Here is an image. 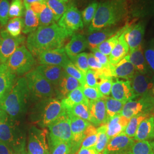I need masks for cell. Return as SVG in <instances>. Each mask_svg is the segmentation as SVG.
<instances>
[{
	"label": "cell",
	"mask_w": 154,
	"mask_h": 154,
	"mask_svg": "<svg viewBox=\"0 0 154 154\" xmlns=\"http://www.w3.org/2000/svg\"><path fill=\"white\" fill-rule=\"evenodd\" d=\"M70 35L58 24L39 26L30 33L26 39V48L33 54L38 57L41 53L62 48L66 39Z\"/></svg>",
	"instance_id": "cell-1"
},
{
	"label": "cell",
	"mask_w": 154,
	"mask_h": 154,
	"mask_svg": "<svg viewBox=\"0 0 154 154\" xmlns=\"http://www.w3.org/2000/svg\"><path fill=\"white\" fill-rule=\"evenodd\" d=\"M30 98L25 77L17 79L11 92L1 104L8 117L21 123L26 115Z\"/></svg>",
	"instance_id": "cell-2"
},
{
	"label": "cell",
	"mask_w": 154,
	"mask_h": 154,
	"mask_svg": "<svg viewBox=\"0 0 154 154\" xmlns=\"http://www.w3.org/2000/svg\"><path fill=\"white\" fill-rule=\"evenodd\" d=\"M127 13L125 0H107L99 3L93 20L88 28V32L109 27L119 22Z\"/></svg>",
	"instance_id": "cell-3"
},
{
	"label": "cell",
	"mask_w": 154,
	"mask_h": 154,
	"mask_svg": "<svg viewBox=\"0 0 154 154\" xmlns=\"http://www.w3.org/2000/svg\"><path fill=\"white\" fill-rule=\"evenodd\" d=\"M66 112L61 101L51 98L36 103L32 111L30 118L33 122L44 128Z\"/></svg>",
	"instance_id": "cell-4"
},
{
	"label": "cell",
	"mask_w": 154,
	"mask_h": 154,
	"mask_svg": "<svg viewBox=\"0 0 154 154\" xmlns=\"http://www.w3.org/2000/svg\"><path fill=\"white\" fill-rule=\"evenodd\" d=\"M0 141L11 147L16 154L25 152L26 134L21 123L9 117L0 122Z\"/></svg>",
	"instance_id": "cell-5"
},
{
	"label": "cell",
	"mask_w": 154,
	"mask_h": 154,
	"mask_svg": "<svg viewBox=\"0 0 154 154\" xmlns=\"http://www.w3.org/2000/svg\"><path fill=\"white\" fill-rule=\"evenodd\" d=\"M25 78L27 81L30 102L37 103L55 96L54 87L35 69L27 73Z\"/></svg>",
	"instance_id": "cell-6"
},
{
	"label": "cell",
	"mask_w": 154,
	"mask_h": 154,
	"mask_svg": "<svg viewBox=\"0 0 154 154\" xmlns=\"http://www.w3.org/2000/svg\"><path fill=\"white\" fill-rule=\"evenodd\" d=\"M35 63L33 54L25 46L22 45L9 57L6 65L16 75L22 76L30 72Z\"/></svg>",
	"instance_id": "cell-7"
},
{
	"label": "cell",
	"mask_w": 154,
	"mask_h": 154,
	"mask_svg": "<svg viewBox=\"0 0 154 154\" xmlns=\"http://www.w3.org/2000/svg\"><path fill=\"white\" fill-rule=\"evenodd\" d=\"M48 127L49 130V144L62 142L70 143L72 131L70 120L67 112L51 123Z\"/></svg>",
	"instance_id": "cell-8"
},
{
	"label": "cell",
	"mask_w": 154,
	"mask_h": 154,
	"mask_svg": "<svg viewBox=\"0 0 154 154\" xmlns=\"http://www.w3.org/2000/svg\"><path fill=\"white\" fill-rule=\"evenodd\" d=\"M154 115V97L150 94L131 100L124 105L121 112V116L130 119L138 114Z\"/></svg>",
	"instance_id": "cell-9"
},
{
	"label": "cell",
	"mask_w": 154,
	"mask_h": 154,
	"mask_svg": "<svg viewBox=\"0 0 154 154\" xmlns=\"http://www.w3.org/2000/svg\"><path fill=\"white\" fill-rule=\"evenodd\" d=\"M48 131L32 126L29 130L28 150L29 154H50L47 141Z\"/></svg>",
	"instance_id": "cell-10"
},
{
	"label": "cell",
	"mask_w": 154,
	"mask_h": 154,
	"mask_svg": "<svg viewBox=\"0 0 154 154\" xmlns=\"http://www.w3.org/2000/svg\"><path fill=\"white\" fill-rule=\"evenodd\" d=\"M25 41V38L19 35L13 37L6 30L0 31V60L1 63H6L9 57Z\"/></svg>",
	"instance_id": "cell-11"
},
{
	"label": "cell",
	"mask_w": 154,
	"mask_h": 154,
	"mask_svg": "<svg viewBox=\"0 0 154 154\" xmlns=\"http://www.w3.org/2000/svg\"><path fill=\"white\" fill-rule=\"evenodd\" d=\"M67 114L72 131V140L70 143V154H77L81 147L84 138V132L90 123L76 116L68 113Z\"/></svg>",
	"instance_id": "cell-12"
},
{
	"label": "cell",
	"mask_w": 154,
	"mask_h": 154,
	"mask_svg": "<svg viewBox=\"0 0 154 154\" xmlns=\"http://www.w3.org/2000/svg\"><path fill=\"white\" fill-rule=\"evenodd\" d=\"M58 25L72 36L74 32L83 28L81 13L75 6H69L67 11L59 20Z\"/></svg>",
	"instance_id": "cell-13"
},
{
	"label": "cell",
	"mask_w": 154,
	"mask_h": 154,
	"mask_svg": "<svg viewBox=\"0 0 154 154\" xmlns=\"http://www.w3.org/2000/svg\"><path fill=\"white\" fill-rule=\"evenodd\" d=\"M130 81L135 98L149 94L154 87V77H149V74L135 72Z\"/></svg>",
	"instance_id": "cell-14"
},
{
	"label": "cell",
	"mask_w": 154,
	"mask_h": 154,
	"mask_svg": "<svg viewBox=\"0 0 154 154\" xmlns=\"http://www.w3.org/2000/svg\"><path fill=\"white\" fill-rule=\"evenodd\" d=\"M134 142L133 138L123 132L110 139L103 154H128Z\"/></svg>",
	"instance_id": "cell-15"
},
{
	"label": "cell",
	"mask_w": 154,
	"mask_h": 154,
	"mask_svg": "<svg viewBox=\"0 0 154 154\" xmlns=\"http://www.w3.org/2000/svg\"><path fill=\"white\" fill-rule=\"evenodd\" d=\"M41 65L61 66L63 67L70 61L63 48L49 50L41 53L37 57Z\"/></svg>",
	"instance_id": "cell-16"
},
{
	"label": "cell",
	"mask_w": 154,
	"mask_h": 154,
	"mask_svg": "<svg viewBox=\"0 0 154 154\" xmlns=\"http://www.w3.org/2000/svg\"><path fill=\"white\" fill-rule=\"evenodd\" d=\"M105 98L103 97L100 99L88 101V105L91 115V122L95 126H100L106 125L108 118L106 112Z\"/></svg>",
	"instance_id": "cell-17"
},
{
	"label": "cell",
	"mask_w": 154,
	"mask_h": 154,
	"mask_svg": "<svg viewBox=\"0 0 154 154\" xmlns=\"http://www.w3.org/2000/svg\"><path fill=\"white\" fill-rule=\"evenodd\" d=\"M16 76L6 63L0 65V104L11 92L16 81Z\"/></svg>",
	"instance_id": "cell-18"
},
{
	"label": "cell",
	"mask_w": 154,
	"mask_h": 154,
	"mask_svg": "<svg viewBox=\"0 0 154 154\" xmlns=\"http://www.w3.org/2000/svg\"><path fill=\"white\" fill-rule=\"evenodd\" d=\"M111 94L114 99L125 103L135 98L129 80L124 81L116 78L113 82Z\"/></svg>",
	"instance_id": "cell-19"
},
{
	"label": "cell",
	"mask_w": 154,
	"mask_h": 154,
	"mask_svg": "<svg viewBox=\"0 0 154 154\" xmlns=\"http://www.w3.org/2000/svg\"><path fill=\"white\" fill-rule=\"evenodd\" d=\"M111 76L116 78H123L130 80L136 72L132 63L130 61L128 54L116 65L110 66Z\"/></svg>",
	"instance_id": "cell-20"
},
{
	"label": "cell",
	"mask_w": 154,
	"mask_h": 154,
	"mask_svg": "<svg viewBox=\"0 0 154 154\" xmlns=\"http://www.w3.org/2000/svg\"><path fill=\"white\" fill-rule=\"evenodd\" d=\"M144 31V25L143 22H139L126 29L124 33V37L129 47L130 51L135 49L141 45Z\"/></svg>",
	"instance_id": "cell-21"
},
{
	"label": "cell",
	"mask_w": 154,
	"mask_h": 154,
	"mask_svg": "<svg viewBox=\"0 0 154 154\" xmlns=\"http://www.w3.org/2000/svg\"><path fill=\"white\" fill-rule=\"evenodd\" d=\"M80 87H82L81 83L65 72L59 83L54 88L55 95L57 99L61 100L65 98L73 90Z\"/></svg>",
	"instance_id": "cell-22"
},
{
	"label": "cell",
	"mask_w": 154,
	"mask_h": 154,
	"mask_svg": "<svg viewBox=\"0 0 154 154\" xmlns=\"http://www.w3.org/2000/svg\"><path fill=\"white\" fill-rule=\"evenodd\" d=\"M45 78L54 88L57 86L65 74L64 69L61 66L40 65L35 68Z\"/></svg>",
	"instance_id": "cell-23"
},
{
	"label": "cell",
	"mask_w": 154,
	"mask_h": 154,
	"mask_svg": "<svg viewBox=\"0 0 154 154\" xmlns=\"http://www.w3.org/2000/svg\"><path fill=\"white\" fill-rule=\"evenodd\" d=\"M88 47L87 38L82 34H74L70 42L64 48L70 60L81 53Z\"/></svg>",
	"instance_id": "cell-24"
},
{
	"label": "cell",
	"mask_w": 154,
	"mask_h": 154,
	"mask_svg": "<svg viewBox=\"0 0 154 154\" xmlns=\"http://www.w3.org/2000/svg\"><path fill=\"white\" fill-rule=\"evenodd\" d=\"M130 119L121 114L107 121L106 123L107 135L109 139L114 138L124 132Z\"/></svg>",
	"instance_id": "cell-25"
},
{
	"label": "cell",
	"mask_w": 154,
	"mask_h": 154,
	"mask_svg": "<svg viewBox=\"0 0 154 154\" xmlns=\"http://www.w3.org/2000/svg\"><path fill=\"white\" fill-rule=\"evenodd\" d=\"M136 141L152 140L154 139V116L143 120L133 138Z\"/></svg>",
	"instance_id": "cell-26"
},
{
	"label": "cell",
	"mask_w": 154,
	"mask_h": 154,
	"mask_svg": "<svg viewBox=\"0 0 154 154\" xmlns=\"http://www.w3.org/2000/svg\"><path fill=\"white\" fill-rule=\"evenodd\" d=\"M128 55L130 61L134 66L136 72L149 74V65L146 61L142 45L137 48L129 51Z\"/></svg>",
	"instance_id": "cell-27"
},
{
	"label": "cell",
	"mask_w": 154,
	"mask_h": 154,
	"mask_svg": "<svg viewBox=\"0 0 154 154\" xmlns=\"http://www.w3.org/2000/svg\"><path fill=\"white\" fill-rule=\"evenodd\" d=\"M116 32L114 29L106 28L90 33L87 38L88 48L91 50L97 48L99 45L110 38Z\"/></svg>",
	"instance_id": "cell-28"
},
{
	"label": "cell",
	"mask_w": 154,
	"mask_h": 154,
	"mask_svg": "<svg viewBox=\"0 0 154 154\" xmlns=\"http://www.w3.org/2000/svg\"><path fill=\"white\" fill-rule=\"evenodd\" d=\"M125 31L119 37L118 43L111 51L109 55V58L111 65H116L119 62L129 53V47L124 37Z\"/></svg>",
	"instance_id": "cell-29"
},
{
	"label": "cell",
	"mask_w": 154,
	"mask_h": 154,
	"mask_svg": "<svg viewBox=\"0 0 154 154\" xmlns=\"http://www.w3.org/2000/svg\"><path fill=\"white\" fill-rule=\"evenodd\" d=\"M61 103L66 111L70 110L75 105L85 103H88V100L83 93L82 87L73 90L65 98L61 100Z\"/></svg>",
	"instance_id": "cell-30"
},
{
	"label": "cell",
	"mask_w": 154,
	"mask_h": 154,
	"mask_svg": "<svg viewBox=\"0 0 154 154\" xmlns=\"http://www.w3.org/2000/svg\"><path fill=\"white\" fill-rule=\"evenodd\" d=\"M25 7V14L24 20V27L22 32L24 34H29L34 32L39 25L38 16L30 8L29 5L23 2Z\"/></svg>",
	"instance_id": "cell-31"
},
{
	"label": "cell",
	"mask_w": 154,
	"mask_h": 154,
	"mask_svg": "<svg viewBox=\"0 0 154 154\" xmlns=\"http://www.w3.org/2000/svg\"><path fill=\"white\" fill-rule=\"evenodd\" d=\"M127 28H128V26L127 25L126 26L122 28L121 30L116 32L112 36H111L110 38L107 39V40H106L101 44L99 45V46L97 47V49L105 55L107 56L110 55L111 51L118 43L119 37L124 32V31Z\"/></svg>",
	"instance_id": "cell-32"
},
{
	"label": "cell",
	"mask_w": 154,
	"mask_h": 154,
	"mask_svg": "<svg viewBox=\"0 0 154 154\" xmlns=\"http://www.w3.org/2000/svg\"><path fill=\"white\" fill-rule=\"evenodd\" d=\"M105 103L108 120L113 117L121 114L122 110L126 103L114 99L113 98L106 97Z\"/></svg>",
	"instance_id": "cell-33"
},
{
	"label": "cell",
	"mask_w": 154,
	"mask_h": 154,
	"mask_svg": "<svg viewBox=\"0 0 154 154\" xmlns=\"http://www.w3.org/2000/svg\"><path fill=\"white\" fill-rule=\"evenodd\" d=\"M150 116H154L150 114H138L134 116L130 119L128 123L127 124L126 127L123 133L130 138H134L135 135V134L138 130V127L140 125V123L143 120Z\"/></svg>",
	"instance_id": "cell-34"
},
{
	"label": "cell",
	"mask_w": 154,
	"mask_h": 154,
	"mask_svg": "<svg viewBox=\"0 0 154 154\" xmlns=\"http://www.w3.org/2000/svg\"><path fill=\"white\" fill-rule=\"evenodd\" d=\"M98 139L97 128L92 124H90L84 132V138L81 148H90L95 147Z\"/></svg>",
	"instance_id": "cell-35"
},
{
	"label": "cell",
	"mask_w": 154,
	"mask_h": 154,
	"mask_svg": "<svg viewBox=\"0 0 154 154\" xmlns=\"http://www.w3.org/2000/svg\"><path fill=\"white\" fill-rule=\"evenodd\" d=\"M44 3L52 11L55 21H59L69 6L66 3L58 0H44Z\"/></svg>",
	"instance_id": "cell-36"
},
{
	"label": "cell",
	"mask_w": 154,
	"mask_h": 154,
	"mask_svg": "<svg viewBox=\"0 0 154 154\" xmlns=\"http://www.w3.org/2000/svg\"><path fill=\"white\" fill-rule=\"evenodd\" d=\"M66 111L68 114L76 116L90 123L91 122V115L88 103H82L75 105L72 109Z\"/></svg>",
	"instance_id": "cell-37"
},
{
	"label": "cell",
	"mask_w": 154,
	"mask_h": 154,
	"mask_svg": "<svg viewBox=\"0 0 154 154\" xmlns=\"http://www.w3.org/2000/svg\"><path fill=\"white\" fill-rule=\"evenodd\" d=\"M98 139L95 149L99 154H103L105 148L109 143L110 139L107 135V126L106 125H102L97 128Z\"/></svg>",
	"instance_id": "cell-38"
},
{
	"label": "cell",
	"mask_w": 154,
	"mask_h": 154,
	"mask_svg": "<svg viewBox=\"0 0 154 154\" xmlns=\"http://www.w3.org/2000/svg\"><path fill=\"white\" fill-rule=\"evenodd\" d=\"M24 27V21L22 18L18 17L11 18L8 22L6 31L13 37L20 35Z\"/></svg>",
	"instance_id": "cell-39"
},
{
	"label": "cell",
	"mask_w": 154,
	"mask_h": 154,
	"mask_svg": "<svg viewBox=\"0 0 154 154\" xmlns=\"http://www.w3.org/2000/svg\"><path fill=\"white\" fill-rule=\"evenodd\" d=\"M128 154H154L149 141H137L132 144Z\"/></svg>",
	"instance_id": "cell-40"
},
{
	"label": "cell",
	"mask_w": 154,
	"mask_h": 154,
	"mask_svg": "<svg viewBox=\"0 0 154 154\" xmlns=\"http://www.w3.org/2000/svg\"><path fill=\"white\" fill-rule=\"evenodd\" d=\"M63 68L64 69L66 74L77 79L81 83L82 86L85 85V75L74 66L70 60L66 63Z\"/></svg>",
	"instance_id": "cell-41"
},
{
	"label": "cell",
	"mask_w": 154,
	"mask_h": 154,
	"mask_svg": "<svg viewBox=\"0 0 154 154\" xmlns=\"http://www.w3.org/2000/svg\"><path fill=\"white\" fill-rule=\"evenodd\" d=\"M98 5L99 4L97 2L94 1L90 4L82 11L81 14L83 25H85L86 26H88L90 25L93 20Z\"/></svg>",
	"instance_id": "cell-42"
},
{
	"label": "cell",
	"mask_w": 154,
	"mask_h": 154,
	"mask_svg": "<svg viewBox=\"0 0 154 154\" xmlns=\"http://www.w3.org/2000/svg\"><path fill=\"white\" fill-rule=\"evenodd\" d=\"M72 63L81 72L85 75L86 72L89 70L88 65V53H81L72 59Z\"/></svg>",
	"instance_id": "cell-43"
},
{
	"label": "cell",
	"mask_w": 154,
	"mask_h": 154,
	"mask_svg": "<svg viewBox=\"0 0 154 154\" xmlns=\"http://www.w3.org/2000/svg\"><path fill=\"white\" fill-rule=\"evenodd\" d=\"M24 6L23 0H12L9 7V18H21L24 13Z\"/></svg>",
	"instance_id": "cell-44"
},
{
	"label": "cell",
	"mask_w": 154,
	"mask_h": 154,
	"mask_svg": "<svg viewBox=\"0 0 154 154\" xmlns=\"http://www.w3.org/2000/svg\"><path fill=\"white\" fill-rule=\"evenodd\" d=\"M38 18L39 26H47L55 23L54 15L52 11L46 5L39 14Z\"/></svg>",
	"instance_id": "cell-45"
},
{
	"label": "cell",
	"mask_w": 154,
	"mask_h": 154,
	"mask_svg": "<svg viewBox=\"0 0 154 154\" xmlns=\"http://www.w3.org/2000/svg\"><path fill=\"white\" fill-rule=\"evenodd\" d=\"M106 76L103 75H100L96 72L89 69L85 74V84L90 87L97 88L99 83Z\"/></svg>",
	"instance_id": "cell-46"
},
{
	"label": "cell",
	"mask_w": 154,
	"mask_h": 154,
	"mask_svg": "<svg viewBox=\"0 0 154 154\" xmlns=\"http://www.w3.org/2000/svg\"><path fill=\"white\" fill-rule=\"evenodd\" d=\"M50 154H70V143L58 142L49 144Z\"/></svg>",
	"instance_id": "cell-47"
},
{
	"label": "cell",
	"mask_w": 154,
	"mask_h": 154,
	"mask_svg": "<svg viewBox=\"0 0 154 154\" xmlns=\"http://www.w3.org/2000/svg\"><path fill=\"white\" fill-rule=\"evenodd\" d=\"M113 77H105L99 83L97 88L103 97H109L113 84Z\"/></svg>",
	"instance_id": "cell-48"
},
{
	"label": "cell",
	"mask_w": 154,
	"mask_h": 154,
	"mask_svg": "<svg viewBox=\"0 0 154 154\" xmlns=\"http://www.w3.org/2000/svg\"><path fill=\"white\" fill-rule=\"evenodd\" d=\"M82 91L84 95L88 101L96 100L103 97L97 88L90 87L86 84L82 86Z\"/></svg>",
	"instance_id": "cell-49"
},
{
	"label": "cell",
	"mask_w": 154,
	"mask_h": 154,
	"mask_svg": "<svg viewBox=\"0 0 154 154\" xmlns=\"http://www.w3.org/2000/svg\"><path fill=\"white\" fill-rule=\"evenodd\" d=\"M10 4L8 0H0V23L4 26L8 22Z\"/></svg>",
	"instance_id": "cell-50"
},
{
	"label": "cell",
	"mask_w": 154,
	"mask_h": 154,
	"mask_svg": "<svg viewBox=\"0 0 154 154\" xmlns=\"http://www.w3.org/2000/svg\"><path fill=\"white\" fill-rule=\"evenodd\" d=\"M92 53L94 56L95 57L97 60L99 62V63L102 65L107 69H109L110 70V66L111 63L109 61V58L108 56L103 54L101 52H100L97 48L91 50Z\"/></svg>",
	"instance_id": "cell-51"
},
{
	"label": "cell",
	"mask_w": 154,
	"mask_h": 154,
	"mask_svg": "<svg viewBox=\"0 0 154 154\" xmlns=\"http://www.w3.org/2000/svg\"><path fill=\"white\" fill-rule=\"evenodd\" d=\"M144 55L148 65L154 72V48L146 50Z\"/></svg>",
	"instance_id": "cell-52"
},
{
	"label": "cell",
	"mask_w": 154,
	"mask_h": 154,
	"mask_svg": "<svg viewBox=\"0 0 154 154\" xmlns=\"http://www.w3.org/2000/svg\"><path fill=\"white\" fill-rule=\"evenodd\" d=\"M45 6L46 4L44 2H35L29 5L30 8L32 9V11L38 16L43 11Z\"/></svg>",
	"instance_id": "cell-53"
},
{
	"label": "cell",
	"mask_w": 154,
	"mask_h": 154,
	"mask_svg": "<svg viewBox=\"0 0 154 154\" xmlns=\"http://www.w3.org/2000/svg\"><path fill=\"white\" fill-rule=\"evenodd\" d=\"M0 154H16L11 147L0 141Z\"/></svg>",
	"instance_id": "cell-54"
},
{
	"label": "cell",
	"mask_w": 154,
	"mask_h": 154,
	"mask_svg": "<svg viewBox=\"0 0 154 154\" xmlns=\"http://www.w3.org/2000/svg\"><path fill=\"white\" fill-rule=\"evenodd\" d=\"M77 154H99L95 147L81 148Z\"/></svg>",
	"instance_id": "cell-55"
},
{
	"label": "cell",
	"mask_w": 154,
	"mask_h": 154,
	"mask_svg": "<svg viewBox=\"0 0 154 154\" xmlns=\"http://www.w3.org/2000/svg\"><path fill=\"white\" fill-rule=\"evenodd\" d=\"M8 117L5 111L3 109L2 106L0 104V122L5 121Z\"/></svg>",
	"instance_id": "cell-56"
},
{
	"label": "cell",
	"mask_w": 154,
	"mask_h": 154,
	"mask_svg": "<svg viewBox=\"0 0 154 154\" xmlns=\"http://www.w3.org/2000/svg\"><path fill=\"white\" fill-rule=\"evenodd\" d=\"M24 2L28 4V5H30L35 2H44V0H23Z\"/></svg>",
	"instance_id": "cell-57"
},
{
	"label": "cell",
	"mask_w": 154,
	"mask_h": 154,
	"mask_svg": "<svg viewBox=\"0 0 154 154\" xmlns=\"http://www.w3.org/2000/svg\"><path fill=\"white\" fill-rule=\"evenodd\" d=\"M150 144H151V147H152V150H153V152H154V140H152V141L150 142Z\"/></svg>",
	"instance_id": "cell-58"
},
{
	"label": "cell",
	"mask_w": 154,
	"mask_h": 154,
	"mask_svg": "<svg viewBox=\"0 0 154 154\" xmlns=\"http://www.w3.org/2000/svg\"><path fill=\"white\" fill-rule=\"evenodd\" d=\"M58 1H61V2H62L66 3V2H68V1H70V0H58Z\"/></svg>",
	"instance_id": "cell-59"
},
{
	"label": "cell",
	"mask_w": 154,
	"mask_h": 154,
	"mask_svg": "<svg viewBox=\"0 0 154 154\" xmlns=\"http://www.w3.org/2000/svg\"><path fill=\"white\" fill-rule=\"evenodd\" d=\"M29 154V153H27V152H26L25 151V152H22V153H21V154Z\"/></svg>",
	"instance_id": "cell-60"
},
{
	"label": "cell",
	"mask_w": 154,
	"mask_h": 154,
	"mask_svg": "<svg viewBox=\"0 0 154 154\" xmlns=\"http://www.w3.org/2000/svg\"><path fill=\"white\" fill-rule=\"evenodd\" d=\"M152 93H153V94L154 95V87L153 88H152Z\"/></svg>",
	"instance_id": "cell-61"
},
{
	"label": "cell",
	"mask_w": 154,
	"mask_h": 154,
	"mask_svg": "<svg viewBox=\"0 0 154 154\" xmlns=\"http://www.w3.org/2000/svg\"><path fill=\"white\" fill-rule=\"evenodd\" d=\"M1 64H2V63H1V60H0V65H1Z\"/></svg>",
	"instance_id": "cell-62"
},
{
	"label": "cell",
	"mask_w": 154,
	"mask_h": 154,
	"mask_svg": "<svg viewBox=\"0 0 154 154\" xmlns=\"http://www.w3.org/2000/svg\"></svg>",
	"instance_id": "cell-63"
}]
</instances>
